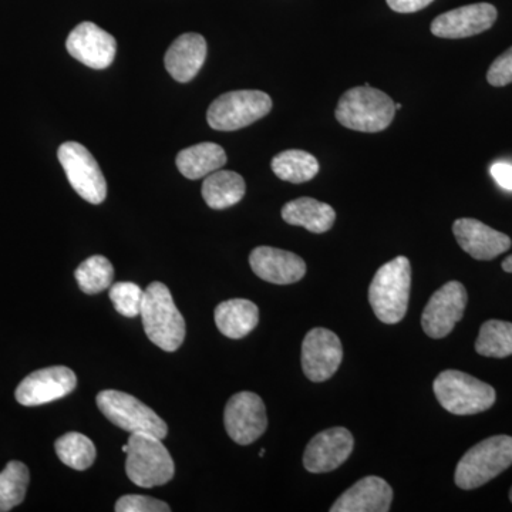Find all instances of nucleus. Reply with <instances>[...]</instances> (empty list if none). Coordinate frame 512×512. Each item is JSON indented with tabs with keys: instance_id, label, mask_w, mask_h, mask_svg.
I'll return each mask as SVG.
<instances>
[{
	"instance_id": "obj_8",
	"label": "nucleus",
	"mask_w": 512,
	"mask_h": 512,
	"mask_svg": "<svg viewBox=\"0 0 512 512\" xmlns=\"http://www.w3.org/2000/svg\"><path fill=\"white\" fill-rule=\"evenodd\" d=\"M272 110V99L259 90H237L212 101L207 120L218 131L241 130L264 119Z\"/></svg>"
},
{
	"instance_id": "obj_27",
	"label": "nucleus",
	"mask_w": 512,
	"mask_h": 512,
	"mask_svg": "<svg viewBox=\"0 0 512 512\" xmlns=\"http://www.w3.org/2000/svg\"><path fill=\"white\" fill-rule=\"evenodd\" d=\"M478 355L485 357L512 356V323L504 320H487L480 329L476 342Z\"/></svg>"
},
{
	"instance_id": "obj_38",
	"label": "nucleus",
	"mask_w": 512,
	"mask_h": 512,
	"mask_svg": "<svg viewBox=\"0 0 512 512\" xmlns=\"http://www.w3.org/2000/svg\"><path fill=\"white\" fill-rule=\"evenodd\" d=\"M510 500H511V503H512V488H511V491H510Z\"/></svg>"
},
{
	"instance_id": "obj_26",
	"label": "nucleus",
	"mask_w": 512,
	"mask_h": 512,
	"mask_svg": "<svg viewBox=\"0 0 512 512\" xmlns=\"http://www.w3.org/2000/svg\"><path fill=\"white\" fill-rule=\"evenodd\" d=\"M57 457L73 470L84 471L93 466L96 460V447L89 437L82 433L64 434L55 444Z\"/></svg>"
},
{
	"instance_id": "obj_37",
	"label": "nucleus",
	"mask_w": 512,
	"mask_h": 512,
	"mask_svg": "<svg viewBox=\"0 0 512 512\" xmlns=\"http://www.w3.org/2000/svg\"><path fill=\"white\" fill-rule=\"evenodd\" d=\"M402 109H403L402 104H396V111L397 110H402Z\"/></svg>"
},
{
	"instance_id": "obj_25",
	"label": "nucleus",
	"mask_w": 512,
	"mask_h": 512,
	"mask_svg": "<svg viewBox=\"0 0 512 512\" xmlns=\"http://www.w3.org/2000/svg\"><path fill=\"white\" fill-rule=\"evenodd\" d=\"M272 171L286 183L303 184L319 174L320 165L315 156L302 150H286L272 158Z\"/></svg>"
},
{
	"instance_id": "obj_3",
	"label": "nucleus",
	"mask_w": 512,
	"mask_h": 512,
	"mask_svg": "<svg viewBox=\"0 0 512 512\" xmlns=\"http://www.w3.org/2000/svg\"><path fill=\"white\" fill-rule=\"evenodd\" d=\"M140 316L144 332L154 345L165 352L181 348L185 339V320L167 286L161 282L148 286L144 291Z\"/></svg>"
},
{
	"instance_id": "obj_11",
	"label": "nucleus",
	"mask_w": 512,
	"mask_h": 512,
	"mask_svg": "<svg viewBox=\"0 0 512 512\" xmlns=\"http://www.w3.org/2000/svg\"><path fill=\"white\" fill-rule=\"evenodd\" d=\"M225 430L239 446H249L268 427L265 404L258 394L241 392L229 399L224 413Z\"/></svg>"
},
{
	"instance_id": "obj_28",
	"label": "nucleus",
	"mask_w": 512,
	"mask_h": 512,
	"mask_svg": "<svg viewBox=\"0 0 512 512\" xmlns=\"http://www.w3.org/2000/svg\"><path fill=\"white\" fill-rule=\"evenodd\" d=\"M30 481L29 468L20 461H10L0 473V512L13 510L25 500Z\"/></svg>"
},
{
	"instance_id": "obj_12",
	"label": "nucleus",
	"mask_w": 512,
	"mask_h": 512,
	"mask_svg": "<svg viewBox=\"0 0 512 512\" xmlns=\"http://www.w3.org/2000/svg\"><path fill=\"white\" fill-rule=\"evenodd\" d=\"M343 360L342 342L332 330L315 328L302 343V369L311 382L322 383L338 372Z\"/></svg>"
},
{
	"instance_id": "obj_35",
	"label": "nucleus",
	"mask_w": 512,
	"mask_h": 512,
	"mask_svg": "<svg viewBox=\"0 0 512 512\" xmlns=\"http://www.w3.org/2000/svg\"><path fill=\"white\" fill-rule=\"evenodd\" d=\"M503 269L505 272H508V274H512V255L508 256L507 259H504Z\"/></svg>"
},
{
	"instance_id": "obj_10",
	"label": "nucleus",
	"mask_w": 512,
	"mask_h": 512,
	"mask_svg": "<svg viewBox=\"0 0 512 512\" xmlns=\"http://www.w3.org/2000/svg\"><path fill=\"white\" fill-rule=\"evenodd\" d=\"M468 295L463 284L447 282L431 296L421 316V326L427 336L443 339L453 332L454 326L463 319Z\"/></svg>"
},
{
	"instance_id": "obj_16",
	"label": "nucleus",
	"mask_w": 512,
	"mask_h": 512,
	"mask_svg": "<svg viewBox=\"0 0 512 512\" xmlns=\"http://www.w3.org/2000/svg\"><path fill=\"white\" fill-rule=\"evenodd\" d=\"M67 52L80 63L94 70H104L116 57V39L92 22H83L72 30L66 40Z\"/></svg>"
},
{
	"instance_id": "obj_36",
	"label": "nucleus",
	"mask_w": 512,
	"mask_h": 512,
	"mask_svg": "<svg viewBox=\"0 0 512 512\" xmlns=\"http://www.w3.org/2000/svg\"><path fill=\"white\" fill-rule=\"evenodd\" d=\"M265 456V450L264 448H262V451H259V457H264Z\"/></svg>"
},
{
	"instance_id": "obj_20",
	"label": "nucleus",
	"mask_w": 512,
	"mask_h": 512,
	"mask_svg": "<svg viewBox=\"0 0 512 512\" xmlns=\"http://www.w3.org/2000/svg\"><path fill=\"white\" fill-rule=\"evenodd\" d=\"M207 59V42L198 33L177 37L165 53V69L180 83L194 79Z\"/></svg>"
},
{
	"instance_id": "obj_14",
	"label": "nucleus",
	"mask_w": 512,
	"mask_h": 512,
	"mask_svg": "<svg viewBox=\"0 0 512 512\" xmlns=\"http://www.w3.org/2000/svg\"><path fill=\"white\" fill-rule=\"evenodd\" d=\"M497 16V9L490 3H474L437 16L430 30L441 39H466L493 28Z\"/></svg>"
},
{
	"instance_id": "obj_19",
	"label": "nucleus",
	"mask_w": 512,
	"mask_h": 512,
	"mask_svg": "<svg viewBox=\"0 0 512 512\" xmlns=\"http://www.w3.org/2000/svg\"><path fill=\"white\" fill-rule=\"evenodd\" d=\"M393 501V490L383 478L370 476L353 484L340 495L332 512H387Z\"/></svg>"
},
{
	"instance_id": "obj_23",
	"label": "nucleus",
	"mask_w": 512,
	"mask_h": 512,
	"mask_svg": "<svg viewBox=\"0 0 512 512\" xmlns=\"http://www.w3.org/2000/svg\"><path fill=\"white\" fill-rule=\"evenodd\" d=\"M227 164L224 148L215 143H201L185 148L177 156V168L188 180H200Z\"/></svg>"
},
{
	"instance_id": "obj_30",
	"label": "nucleus",
	"mask_w": 512,
	"mask_h": 512,
	"mask_svg": "<svg viewBox=\"0 0 512 512\" xmlns=\"http://www.w3.org/2000/svg\"><path fill=\"white\" fill-rule=\"evenodd\" d=\"M110 299L120 315L136 318L143 306L144 291L133 282H117L110 286Z\"/></svg>"
},
{
	"instance_id": "obj_31",
	"label": "nucleus",
	"mask_w": 512,
	"mask_h": 512,
	"mask_svg": "<svg viewBox=\"0 0 512 512\" xmlns=\"http://www.w3.org/2000/svg\"><path fill=\"white\" fill-rule=\"evenodd\" d=\"M117 512H168L170 505L146 495H124L116 503Z\"/></svg>"
},
{
	"instance_id": "obj_2",
	"label": "nucleus",
	"mask_w": 512,
	"mask_h": 512,
	"mask_svg": "<svg viewBox=\"0 0 512 512\" xmlns=\"http://www.w3.org/2000/svg\"><path fill=\"white\" fill-rule=\"evenodd\" d=\"M396 104L392 97L369 84L353 87L339 99L336 120L343 127L362 133H379L392 124Z\"/></svg>"
},
{
	"instance_id": "obj_1",
	"label": "nucleus",
	"mask_w": 512,
	"mask_h": 512,
	"mask_svg": "<svg viewBox=\"0 0 512 512\" xmlns=\"http://www.w3.org/2000/svg\"><path fill=\"white\" fill-rule=\"evenodd\" d=\"M412 288V265L406 256H397L376 272L369 286V302L377 319L396 325L406 316Z\"/></svg>"
},
{
	"instance_id": "obj_17",
	"label": "nucleus",
	"mask_w": 512,
	"mask_h": 512,
	"mask_svg": "<svg viewBox=\"0 0 512 512\" xmlns=\"http://www.w3.org/2000/svg\"><path fill=\"white\" fill-rule=\"evenodd\" d=\"M453 232L463 251L478 261H491L507 252L512 245L508 235L474 218H460L454 222Z\"/></svg>"
},
{
	"instance_id": "obj_4",
	"label": "nucleus",
	"mask_w": 512,
	"mask_h": 512,
	"mask_svg": "<svg viewBox=\"0 0 512 512\" xmlns=\"http://www.w3.org/2000/svg\"><path fill=\"white\" fill-rule=\"evenodd\" d=\"M123 451L127 454V476L138 487L153 488L173 480V458L158 437L131 433Z\"/></svg>"
},
{
	"instance_id": "obj_29",
	"label": "nucleus",
	"mask_w": 512,
	"mask_h": 512,
	"mask_svg": "<svg viewBox=\"0 0 512 512\" xmlns=\"http://www.w3.org/2000/svg\"><path fill=\"white\" fill-rule=\"evenodd\" d=\"M74 275L84 293L96 295L113 284L114 268L106 256L94 255L82 262Z\"/></svg>"
},
{
	"instance_id": "obj_13",
	"label": "nucleus",
	"mask_w": 512,
	"mask_h": 512,
	"mask_svg": "<svg viewBox=\"0 0 512 512\" xmlns=\"http://www.w3.org/2000/svg\"><path fill=\"white\" fill-rule=\"evenodd\" d=\"M77 377L72 369L64 366L46 367L37 370L22 380L16 389V400L22 406H42L56 402L73 392Z\"/></svg>"
},
{
	"instance_id": "obj_34",
	"label": "nucleus",
	"mask_w": 512,
	"mask_h": 512,
	"mask_svg": "<svg viewBox=\"0 0 512 512\" xmlns=\"http://www.w3.org/2000/svg\"><path fill=\"white\" fill-rule=\"evenodd\" d=\"M389 8L397 13H414L427 8L434 0H386Z\"/></svg>"
},
{
	"instance_id": "obj_21",
	"label": "nucleus",
	"mask_w": 512,
	"mask_h": 512,
	"mask_svg": "<svg viewBox=\"0 0 512 512\" xmlns=\"http://www.w3.org/2000/svg\"><path fill=\"white\" fill-rule=\"evenodd\" d=\"M282 218L286 224L303 227L313 234H325L335 224L336 212L325 202L302 197L284 205Z\"/></svg>"
},
{
	"instance_id": "obj_32",
	"label": "nucleus",
	"mask_w": 512,
	"mask_h": 512,
	"mask_svg": "<svg viewBox=\"0 0 512 512\" xmlns=\"http://www.w3.org/2000/svg\"><path fill=\"white\" fill-rule=\"evenodd\" d=\"M487 80L494 87H504L512 83V47L494 60L488 69Z\"/></svg>"
},
{
	"instance_id": "obj_18",
	"label": "nucleus",
	"mask_w": 512,
	"mask_h": 512,
	"mask_svg": "<svg viewBox=\"0 0 512 512\" xmlns=\"http://www.w3.org/2000/svg\"><path fill=\"white\" fill-rule=\"evenodd\" d=\"M252 271L275 285H291L306 274L305 261L293 252L272 247H258L249 255Z\"/></svg>"
},
{
	"instance_id": "obj_6",
	"label": "nucleus",
	"mask_w": 512,
	"mask_h": 512,
	"mask_svg": "<svg viewBox=\"0 0 512 512\" xmlns=\"http://www.w3.org/2000/svg\"><path fill=\"white\" fill-rule=\"evenodd\" d=\"M433 390L441 407L456 416L483 413L497 399L493 386L460 370H444L434 380Z\"/></svg>"
},
{
	"instance_id": "obj_9",
	"label": "nucleus",
	"mask_w": 512,
	"mask_h": 512,
	"mask_svg": "<svg viewBox=\"0 0 512 512\" xmlns=\"http://www.w3.org/2000/svg\"><path fill=\"white\" fill-rule=\"evenodd\" d=\"M60 164L73 190L90 204L99 205L106 200L107 183L99 163L83 144L67 141L59 147Z\"/></svg>"
},
{
	"instance_id": "obj_5",
	"label": "nucleus",
	"mask_w": 512,
	"mask_h": 512,
	"mask_svg": "<svg viewBox=\"0 0 512 512\" xmlns=\"http://www.w3.org/2000/svg\"><path fill=\"white\" fill-rule=\"evenodd\" d=\"M511 466L512 437L494 436L481 441L464 454L458 461L454 480L461 490H474L500 476Z\"/></svg>"
},
{
	"instance_id": "obj_7",
	"label": "nucleus",
	"mask_w": 512,
	"mask_h": 512,
	"mask_svg": "<svg viewBox=\"0 0 512 512\" xmlns=\"http://www.w3.org/2000/svg\"><path fill=\"white\" fill-rule=\"evenodd\" d=\"M97 407L120 429L128 433H144L165 439L167 423L153 409L131 394L119 390H104L97 394Z\"/></svg>"
},
{
	"instance_id": "obj_33",
	"label": "nucleus",
	"mask_w": 512,
	"mask_h": 512,
	"mask_svg": "<svg viewBox=\"0 0 512 512\" xmlns=\"http://www.w3.org/2000/svg\"><path fill=\"white\" fill-rule=\"evenodd\" d=\"M490 173L493 175L495 183L500 185L501 188L512 191V164L498 161V163L491 165Z\"/></svg>"
},
{
	"instance_id": "obj_15",
	"label": "nucleus",
	"mask_w": 512,
	"mask_h": 512,
	"mask_svg": "<svg viewBox=\"0 0 512 512\" xmlns=\"http://www.w3.org/2000/svg\"><path fill=\"white\" fill-rule=\"evenodd\" d=\"M355 447L352 433L345 427H332L316 434L303 454V466L312 474L330 473L345 463Z\"/></svg>"
},
{
	"instance_id": "obj_22",
	"label": "nucleus",
	"mask_w": 512,
	"mask_h": 512,
	"mask_svg": "<svg viewBox=\"0 0 512 512\" xmlns=\"http://www.w3.org/2000/svg\"><path fill=\"white\" fill-rule=\"evenodd\" d=\"M214 318L222 335L242 339L258 325L259 309L248 299H229L217 306Z\"/></svg>"
},
{
	"instance_id": "obj_24",
	"label": "nucleus",
	"mask_w": 512,
	"mask_h": 512,
	"mask_svg": "<svg viewBox=\"0 0 512 512\" xmlns=\"http://www.w3.org/2000/svg\"><path fill=\"white\" fill-rule=\"evenodd\" d=\"M247 185L244 178L234 171H214L202 184V197L212 210H227L244 198Z\"/></svg>"
}]
</instances>
